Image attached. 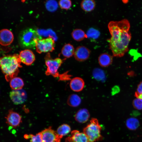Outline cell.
Wrapping results in <instances>:
<instances>
[{
  "label": "cell",
  "instance_id": "obj_1",
  "mask_svg": "<svg viewBox=\"0 0 142 142\" xmlns=\"http://www.w3.org/2000/svg\"><path fill=\"white\" fill-rule=\"evenodd\" d=\"M108 27L111 35L110 38L107 40L109 48L114 57H121L128 51L131 38L129 22L125 19L111 21L109 23Z\"/></svg>",
  "mask_w": 142,
  "mask_h": 142
},
{
  "label": "cell",
  "instance_id": "obj_2",
  "mask_svg": "<svg viewBox=\"0 0 142 142\" xmlns=\"http://www.w3.org/2000/svg\"><path fill=\"white\" fill-rule=\"evenodd\" d=\"M21 63L17 54L5 55L0 58V68L7 82L16 77L19 72V68L22 67Z\"/></svg>",
  "mask_w": 142,
  "mask_h": 142
},
{
  "label": "cell",
  "instance_id": "obj_3",
  "mask_svg": "<svg viewBox=\"0 0 142 142\" xmlns=\"http://www.w3.org/2000/svg\"><path fill=\"white\" fill-rule=\"evenodd\" d=\"M45 63L47 67L45 74L47 75H52L54 78H58L60 80H65L70 79V76L66 72L60 74L58 70L64 59L59 58H52L49 53H47L45 58Z\"/></svg>",
  "mask_w": 142,
  "mask_h": 142
},
{
  "label": "cell",
  "instance_id": "obj_4",
  "mask_svg": "<svg viewBox=\"0 0 142 142\" xmlns=\"http://www.w3.org/2000/svg\"><path fill=\"white\" fill-rule=\"evenodd\" d=\"M38 32L32 28H28L21 32L18 36V41L22 47L34 48L37 42L42 39Z\"/></svg>",
  "mask_w": 142,
  "mask_h": 142
},
{
  "label": "cell",
  "instance_id": "obj_5",
  "mask_svg": "<svg viewBox=\"0 0 142 142\" xmlns=\"http://www.w3.org/2000/svg\"><path fill=\"white\" fill-rule=\"evenodd\" d=\"M101 130L98 120L92 118L90 123L83 129V132L87 138L88 142H95L103 138L101 134Z\"/></svg>",
  "mask_w": 142,
  "mask_h": 142
},
{
  "label": "cell",
  "instance_id": "obj_6",
  "mask_svg": "<svg viewBox=\"0 0 142 142\" xmlns=\"http://www.w3.org/2000/svg\"><path fill=\"white\" fill-rule=\"evenodd\" d=\"M36 48L39 53L52 52L54 49V41L50 37L39 39L37 43Z\"/></svg>",
  "mask_w": 142,
  "mask_h": 142
},
{
  "label": "cell",
  "instance_id": "obj_7",
  "mask_svg": "<svg viewBox=\"0 0 142 142\" xmlns=\"http://www.w3.org/2000/svg\"><path fill=\"white\" fill-rule=\"evenodd\" d=\"M6 123L9 126L15 128L19 126L22 122V117L18 113L12 110H9L5 117Z\"/></svg>",
  "mask_w": 142,
  "mask_h": 142
},
{
  "label": "cell",
  "instance_id": "obj_8",
  "mask_svg": "<svg viewBox=\"0 0 142 142\" xmlns=\"http://www.w3.org/2000/svg\"><path fill=\"white\" fill-rule=\"evenodd\" d=\"M43 142H60L61 138L52 129L51 126L41 132Z\"/></svg>",
  "mask_w": 142,
  "mask_h": 142
},
{
  "label": "cell",
  "instance_id": "obj_9",
  "mask_svg": "<svg viewBox=\"0 0 142 142\" xmlns=\"http://www.w3.org/2000/svg\"><path fill=\"white\" fill-rule=\"evenodd\" d=\"M9 96L12 102L16 105L24 103L27 97L26 92L22 89L12 90L9 93Z\"/></svg>",
  "mask_w": 142,
  "mask_h": 142
},
{
  "label": "cell",
  "instance_id": "obj_10",
  "mask_svg": "<svg viewBox=\"0 0 142 142\" xmlns=\"http://www.w3.org/2000/svg\"><path fill=\"white\" fill-rule=\"evenodd\" d=\"M90 50L84 46H79L75 50L74 56L75 59L79 62L86 60L89 58L90 54Z\"/></svg>",
  "mask_w": 142,
  "mask_h": 142
},
{
  "label": "cell",
  "instance_id": "obj_11",
  "mask_svg": "<svg viewBox=\"0 0 142 142\" xmlns=\"http://www.w3.org/2000/svg\"><path fill=\"white\" fill-rule=\"evenodd\" d=\"M19 56L21 62L27 65H30L34 62L35 57L31 50L26 49L21 51Z\"/></svg>",
  "mask_w": 142,
  "mask_h": 142
},
{
  "label": "cell",
  "instance_id": "obj_12",
  "mask_svg": "<svg viewBox=\"0 0 142 142\" xmlns=\"http://www.w3.org/2000/svg\"><path fill=\"white\" fill-rule=\"evenodd\" d=\"M14 36L12 32L7 29L0 30V44L3 46L10 44L13 42Z\"/></svg>",
  "mask_w": 142,
  "mask_h": 142
},
{
  "label": "cell",
  "instance_id": "obj_13",
  "mask_svg": "<svg viewBox=\"0 0 142 142\" xmlns=\"http://www.w3.org/2000/svg\"><path fill=\"white\" fill-rule=\"evenodd\" d=\"M65 142H88L87 138L83 133L77 130H74L71 133V135L65 139Z\"/></svg>",
  "mask_w": 142,
  "mask_h": 142
},
{
  "label": "cell",
  "instance_id": "obj_14",
  "mask_svg": "<svg viewBox=\"0 0 142 142\" xmlns=\"http://www.w3.org/2000/svg\"><path fill=\"white\" fill-rule=\"evenodd\" d=\"M71 89L75 92L82 91L85 86L84 80L79 77H75L71 80L69 84Z\"/></svg>",
  "mask_w": 142,
  "mask_h": 142
},
{
  "label": "cell",
  "instance_id": "obj_15",
  "mask_svg": "<svg viewBox=\"0 0 142 142\" xmlns=\"http://www.w3.org/2000/svg\"><path fill=\"white\" fill-rule=\"evenodd\" d=\"M90 116V114L88 110L85 108H83L80 109L76 112L74 118L77 122L84 123L88 120Z\"/></svg>",
  "mask_w": 142,
  "mask_h": 142
},
{
  "label": "cell",
  "instance_id": "obj_16",
  "mask_svg": "<svg viewBox=\"0 0 142 142\" xmlns=\"http://www.w3.org/2000/svg\"><path fill=\"white\" fill-rule=\"evenodd\" d=\"M113 60V57L106 53H102L98 58L99 63L100 65L104 67H107L111 64Z\"/></svg>",
  "mask_w": 142,
  "mask_h": 142
},
{
  "label": "cell",
  "instance_id": "obj_17",
  "mask_svg": "<svg viewBox=\"0 0 142 142\" xmlns=\"http://www.w3.org/2000/svg\"><path fill=\"white\" fill-rule=\"evenodd\" d=\"M10 85L13 90L21 89L24 85V82L21 78L16 77L10 81Z\"/></svg>",
  "mask_w": 142,
  "mask_h": 142
},
{
  "label": "cell",
  "instance_id": "obj_18",
  "mask_svg": "<svg viewBox=\"0 0 142 142\" xmlns=\"http://www.w3.org/2000/svg\"><path fill=\"white\" fill-rule=\"evenodd\" d=\"M81 7L86 12H90L93 10L95 6V3L93 0H84L81 3Z\"/></svg>",
  "mask_w": 142,
  "mask_h": 142
},
{
  "label": "cell",
  "instance_id": "obj_19",
  "mask_svg": "<svg viewBox=\"0 0 142 142\" xmlns=\"http://www.w3.org/2000/svg\"><path fill=\"white\" fill-rule=\"evenodd\" d=\"M81 102V99L79 95L76 94H72L68 97L67 102L69 106L76 107L80 104Z\"/></svg>",
  "mask_w": 142,
  "mask_h": 142
},
{
  "label": "cell",
  "instance_id": "obj_20",
  "mask_svg": "<svg viewBox=\"0 0 142 142\" xmlns=\"http://www.w3.org/2000/svg\"><path fill=\"white\" fill-rule=\"evenodd\" d=\"M75 51L73 46L69 44H65L62 48L61 53L63 56L68 58L74 55Z\"/></svg>",
  "mask_w": 142,
  "mask_h": 142
},
{
  "label": "cell",
  "instance_id": "obj_21",
  "mask_svg": "<svg viewBox=\"0 0 142 142\" xmlns=\"http://www.w3.org/2000/svg\"><path fill=\"white\" fill-rule=\"evenodd\" d=\"M126 125L127 128L130 130H135L139 126V122L138 119L134 118H128L126 121Z\"/></svg>",
  "mask_w": 142,
  "mask_h": 142
},
{
  "label": "cell",
  "instance_id": "obj_22",
  "mask_svg": "<svg viewBox=\"0 0 142 142\" xmlns=\"http://www.w3.org/2000/svg\"><path fill=\"white\" fill-rule=\"evenodd\" d=\"M70 131L71 128L70 126L67 124H63L58 128L56 132L62 138L63 136L68 134Z\"/></svg>",
  "mask_w": 142,
  "mask_h": 142
},
{
  "label": "cell",
  "instance_id": "obj_23",
  "mask_svg": "<svg viewBox=\"0 0 142 142\" xmlns=\"http://www.w3.org/2000/svg\"><path fill=\"white\" fill-rule=\"evenodd\" d=\"M71 35L73 38L77 41H81L87 37L84 31L79 29L74 30L72 32Z\"/></svg>",
  "mask_w": 142,
  "mask_h": 142
},
{
  "label": "cell",
  "instance_id": "obj_24",
  "mask_svg": "<svg viewBox=\"0 0 142 142\" xmlns=\"http://www.w3.org/2000/svg\"><path fill=\"white\" fill-rule=\"evenodd\" d=\"M24 137L26 139H30L31 142H43L41 132L38 133L35 135L31 134H25Z\"/></svg>",
  "mask_w": 142,
  "mask_h": 142
},
{
  "label": "cell",
  "instance_id": "obj_25",
  "mask_svg": "<svg viewBox=\"0 0 142 142\" xmlns=\"http://www.w3.org/2000/svg\"><path fill=\"white\" fill-rule=\"evenodd\" d=\"M100 32L97 29L93 28L89 29L87 32L86 33L87 37L93 39H96L100 36Z\"/></svg>",
  "mask_w": 142,
  "mask_h": 142
},
{
  "label": "cell",
  "instance_id": "obj_26",
  "mask_svg": "<svg viewBox=\"0 0 142 142\" xmlns=\"http://www.w3.org/2000/svg\"><path fill=\"white\" fill-rule=\"evenodd\" d=\"M45 7L48 11L53 12L56 10L58 7V4L57 2L55 1H48L45 3Z\"/></svg>",
  "mask_w": 142,
  "mask_h": 142
},
{
  "label": "cell",
  "instance_id": "obj_27",
  "mask_svg": "<svg viewBox=\"0 0 142 142\" xmlns=\"http://www.w3.org/2000/svg\"><path fill=\"white\" fill-rule=\"evenodd\" d=\"M104 72L101 69H95L93 71V75L94 77L98 80H102L105 77Z\"/></svg>",
  "mask_w": 142,
  "mask_h": 142
},
{
  "label": "cell",
  "instance_id": "obj_28",
  "mask_svg": "<svg viewBox=\"0 0 142 142\" xmlns=\"http://www.w3.org/2000/svg\"><path fill=\"white\" fill-rule=\"evenodd\" d=\"M59 4L61 8L67 10L70 8L72 3L70 0H62L59 1Z\"/></svg>",
  "mask_w": 142,
  "mask_h": 142
},
{
  "label": "cell",
  "instance_id": "obj_29",
  "mask_svg": "<svg viewBox=\"0 0 142 142\" xmlns=\"http://www.w3.org/2000/svg\"><path fill=\"white\" fill-rule=\"evenodd\" d=\"M133 105L134 107L138 110H142V99L136 98L133 102Z\"/></svg>",
  "mask_w": 142,
  "mask_h": 142
},
{
  "label": "cell",
  "instance_id": "obj_30",
  "mask_svg": "<svg viewBox=\"0 0 142 142\" xmlns=\"http://www.w3.org/2000/svg\"><path fill=\"white\" fill-rule=\"evenodd\" d=\"M142 94V81L140 82L138 85V87L134 96L137 98L139 95Z\"/></svg>",
  "mask_w": 142,
  "mask_h": 142
},
{
  "label": "cell",
  "instance_id": "obj_31",
  "mask_svg": "<svg viewBox=\"0 0 142 142\" xmlns=\"http://www.w3.org/2000/svg\"><path fill=\"white\" fill-rule=\"evenodd\" d=\"M137 98H140L142 99V94L139 95Z\"/></svg>",
  "mask_w": 142,
  "mask_h": 142
}]
</instances>
